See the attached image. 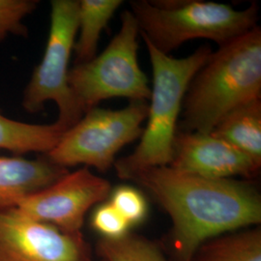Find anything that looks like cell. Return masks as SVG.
<instances>
[{"label":"cell","instance_id":"cell-1","mask_svg":"<svg viewBox=\"0 0 261 261\" xmlns=\"http://www.w3.org/2000/svg\"><path fill=\"white\" fill-rule=\"evenodd\" d=\"M123 180L147 190L168 213L178 261H193L214 237L260 224V195L246 182L199 177L169 166L136 169Z\"/></svg>","mask_w":261,"mask_h":261},{"label":"cell","instance_id":"cell-2","mask_svg":"<svg viewBox=\"0 0 261 261\" xmlns=\"http://www.w3.org/2000/svg\"><path fill=\"white\" fill-rule=\"evenodd\" d=\"M259 27L212 53L189 85L182 132L211 133L243 103L261 99Z\"/></svg>","mask_w":261,"mask_h":261},{"label":"cell","instance_id":"cell-3","mask_svg":"<svg viewBox=\"0 0 261 261\" xmlns=\"http://www.w3.org/2000/svg\"><path fill=\"white\" fill-rule=\"evenodd\" d=\"M142 39L153 70V87L146 118L148 121L135 151L114 163L117 176L121 179L136 169L169 166L178 118L187 90L213 53L208 46H202L191 56L175 58L163 54L149 41Z\"/></svg>","mask_w":261,"mask_h":261},{"label":"cell","instance_id":"cell-4","mask_svg":"<svg viewBox=\"0 0 261 261\" xmlns=\"http://www.w3.org/2000/svg\"><path fill=\"white\" fill-rule=\"evenodd\" d=\"M141 37L165 55L193 39H207L220 47L256 27L258 6L235 10L206 1H132Z\"/></svg>","mask_w":261,"mask_h":261},{"label":"cell","instance_id":"cell-5","mask_svg":"<svg viewBox=\"0 0 261 261\" xmlns=\"http://www.w3.org/2000/svg\"><path fill=\"white\" fill-rule=\"evenodd\" d=\"M139 33L137 19L130 11H124L121 28L103 53L70 69L69 85L84 114L112 98L150 99L148 79L138 61Z\"/></svg>","mask_w":261,"mask_h":261},{"label":"cell","instance_id":"cell-6","mask_svg":"<svg viewBox=\"0 0 261 261\" xmlns=\"http://www.w3.org/2000/svg\"><path fill=\"white\" fill-rule=\"evenodd\" d=\"M147 114L146 101H130L128 107L117 111L96 107L65 130L46 158L67 169L82 165L107 171L114 166L117 153L141 137V125Z\"/></svg>","mask_w":261,"mask_h":261},{"label":"cell","instance_id":"cell-7","mask_svg":"<svg viewBox=\"0 0 261 261\" xmlns=\"http://www.w3.org/2000/svg\"><path fill=\"white\" fill-rule=\"evenodd\" d=\"M79 4L77 0L51 1L45 53L24 88L21 101L28 113L42 112L45 103L55 102L59 112L56 123L66 130L84 116L69 85V64L79 28Z\"/></svg>","mask_w":261,"mask_h":261},{"label":"cell","instance_id":"cell-8","mask_svg":"<svg viewBox=\"0 0 261 261\" xmlns=\"http://www.w3.org/2000/svg\"><path fill=\"white\" fill-rule=\"evenodd\" d=\"M111 192L107 179L83 167L28 196L17 208L29 218L66 233H82L87 212L103 202Z\"/></svg>","mask_w":261,"mask_h":261},{"label":"cell","instance_id":"cell-9","mask_svg":"<svg viewBox=\"0 0 261 261\" xmlns=\"http://www.w3.org/2000/svg\"><path fill=\"white\" fill-rule=\"evenodd\" d=\"M0 261H93L82 233L63 232L18 208L0 211Z\"/></svg>","mask_w":261,"mask_h":261},{"label":"cell","instance_id":"cell-10","mask_svg":"<svg viewBox=\"0 0 261 261\" xmlns=\"http://www.w3.org/2000/svg\"><path fill=\"white\" fill-rule=\"evenodd\" d=\"M169 167L199 177L232 179L254 177L261 166L210 133L178 130Z\"/></svg>","mask_w":261,"mask_h":261},{"label":"cell","instance_id":"cell-11","mask_svg":"<svg viewBox=\"0 0 261 261\" xmlns=\"http://www.w3.org/2000/svg\"><path fill=\"white\" fill-rule=\"evenodd\" d=\"M67 168L47 158L0 156V211L17 208L19 203L65 175Z\"/></svg>","mask_w":261,"mask_h":261},{"label":"cell","instance_id":"cell-12","mask_svg":"<svg viewBox=\"0 0 261 261\" xmlns=\"http://www.w3.org/2000/svg\"><path fill=\"white\" fill-rule=\"evenodd\" d=\"M261 166V99L234 109L210 133Z\"/></svg>","mask_w":261,"mask_h":261},{"label":"cell","instance_id":"cell-13","mask_svg":"<svg viewBox=\"0 0 261 261\" xmlns=\"http://www.w3.org/2000/svg\"><path fill=\"white\" fill-rule=\"evenodd\" d=\"M56 122L53 124H31L14 120L0 112V149L15 156L39 152L45 155L56 147L65 133Z\"/></svg>","mask_w":261,"mask_h":261},{"label":"cell","instance_id":"cell-14","mask_svg":"<svg viewBox=\"0 0 261 261\" xmlns=\"http://www.w3.org/2000/svg\"><path fill=\"white\" fill-rule=\"evenodd\" d=\"M79 38L75 43V64L93 59L101 33L107 28L121 0L79 1Z\"/></svg>","mask_w":261,"mask_h":261},{"label":"cell","instance_id":"cell-15","mask_svg":"<svg viewBox=\"0 0 261 261\" xmlns=\"http://www.w3.org/2000/svg\"><path fill=\"white\" fill-rule=\"evenodd\" d=\"M193 261H261L260 228L222 234L203 243Z\"/></svg>","mask_w":261,"mask_h":261},{"label":"cell","instance_id":"cell-16","mask_svg":"<svg viewBox=\"0 0 261 261\" xmlns=\"http://www.w3.org/2000/svg\"><path fill=\"white\" fill-rule=\"evenodd\" d=\"M98 252L105 261H168L157 245L136 234L118 239L102 238Z\"/></svg>","mask_w":261,"mask_h":261},{"label":"cell","instance_id":"cell-17","mask_svg":"<svg viewBox=\"0 0 261 261\" xmlns=\"http://www.w3.org/2000/svg\"><path fill=\"white\" fill-rule=\"evenodd\" d=\"M37 0H0V42L10 34L24 35L23 19L37 8Z\"/></svg>","mask_w":261,"mask_h":261},{"label":"cell","instance_id":"cell-18","mask_svg":"<svg viewBox=\"0 0 261 261\" xmlns=\"http://www.w3.org/2000/svg\"><path fill=\"white\" fill-rule=\"evenodd\" d=\"M110 202L130 226L141 223L147 215V202L144 196L133 187L117 188L112 193Z\"/></svg>","mask_w":261,"mask_h":261},{"label":"cell","instance_id":"cell-19","mask_svg":"<svg viewBox=\"0 0 261 261\" xmlns=\"http://www.w3.org/2000/svg\"><path fill=\"white\" fill-rule=\"evenodd\" d=\"M91 225L103 239L121 238L129 233L130 227L111 202H103L95 209L91 217Z\"/></svg>","mask_w":261,"mask_h":261},{"label":"cell","instance_id":"cell-20","mask_svg":"<svg viewBox=\"0 0 261 261\" xmlns=\"http://www.w3.org/2000/svg\"><path fill=\"white\" fill-rule=\"evenodd\" d=\"M101 261H105V260H103V259H102V260H101Z\"/></svg>","mask_w":261,"mask_h":261}]
</instances>
